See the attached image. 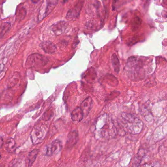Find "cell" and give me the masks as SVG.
<instances>
[{"label": "cell", "instance_id": "cell-1", "mask_svg": "<svg viewBox=\"0 0 167 167\" xmlns=\"http://www.w3.org/2000/svg\"><path fill=\"white\" fill-rule=\"evenodd\" d=\"M96 127L99 128V133L102 138L109 139L115 137L118 133V129L112 118L106 114L98 117Z\"/></svg>", "mask_w": 167, "mask_h": 167}, {"label": "cell", "instance_id": "cell-2", "mask_svg": "<svg viewBox=\"0 0 167 167\" xmlns=\"http://www.w3.org/2000/svg\"><path fill=\"white\" fill-rule=\"evenodd\" d=\"M121 117L122 126L128 133L137 135L142 131L144 124L136 115L123 112L121 114Z\"/></svg>", "mask_w": 167, "mask_h": 167}, {"label": "cell", "instance_id": "cell-3", "mask_svg": "<svg viewBox=\"0 0 167 167\" xmlns=\"http://www.w3.org/2000/svg\"><path fill=\"white\" fill-rule=\"evenodd\" d=\"M48 59L40 54L34 53L29 55L26 61V66L31 68H40L48 62Z\"/></svg>", "mask_w": 167, "mask_h": 167}, {"label": "cell", "instance_id": "cell-4", "mask_svg": "<svg viewBox=\"0 0 167 167\" xmlns=\"http://www.w3.org/2000/svg\"><path fill=\"white\" fill-rule=\"evenodd\" d=\"M47 133V127L45 125L36 126L31 132V139L33 144L37 145L41 143L45 138Z\"/></svg>", "mask_w": 167, "mask_h": 167}, {"label": "cell", "instance_id": "cell-5", "mask_svg": "<svg viewBox=\"0 0 167 167\" xmlns=\"http://www.w3.org/2000/svg\"><path fill=\"white\" fill-rule=\"evenodd\" d=\"M85 0H78L77 3L73 8L69 10L67 14L66 18L69 20H76L80 16Z\"/></svg>", "mask_w": 167, "mask_h": 167}, {"label": "cell", "instance_id": "cell-6", "mask_svg": "<svg viewBox=\"0 0 167 167\" xmlns=\"http://www.w3.org/2000/svg\"><path fill=\"white\" fill-rule=\"evenodd\" d=\"M62 149V143L59 140L56 139L47 146L46 155L48 156L57 154Z\"/></svg>", "mask_w": 167, "mask_h": 167}, {"label": "cell", "instance_id": "cell-7", "mask_svg": "<svg viewBox=\"0 0 167 167\" xmlns=\"http://www.w3.org/2000/svg\"><path fill=\"white\" fill-rule=\"evenodd\" d=\"M68 24L66 22L61 21L55 23L51 26L52 31L56 35L62 34L68 27Z\"/></svg>", "mask_w": 167, "mask_h": 167}, {"label": "cell", "instance_id": "cell-8", "mask_svg": "<svg viewBox=\"0 0 167 167\" xmlns=\"http://www.w3.org/2000/svg\"><path fill=\"white\" fill-rule=\"evenodd\" d=\"M93 105V100L90 97H88L83 101L80 105V109L82 112L84 117L89 114Z\"/></svg>", "mask_w": 167, "mask_h": 167}, {"label": "cell", "instance_id": "cell-9", "mask_svg": "<svg viewBox=\"0 0 167 167\" xmlns=\"http://www.w3.org/2000/svg\"><path fill=\"white\" fill-rule=\"evenodd\" d=\"M78 131L74 130L70 132L68 136V139L67 141V148L68 149L73 148L78 142Z\"/></svg>", "mask_w": 167, "mask_h": 167}, {"label": "cell", "instance_id": "cell-10", "mask_svg": "<svg viewBox=\"0 0 167 167\" xmlns=\"http://www.w3.org/2000/svg\"><path fill=\"white\" fill-rule=\"evenodd\" d=\"M41 48L44 52L48 54H52L57 50V47L53 43L50 41H44L40 45Z\"/></svg>", "mask_w": 167, "mask_h": 167}, {"label": "cell", "instance_id": "cell-11", "mask_svg": "<svg viewBox=\"0 0 167 167\" xmlns=\"http://www.w3.org/2000/svg\"><path fill=\"white\" fill-rule=\"evenodd\" d=\"M83 118L84 116L80 107L76 108L72 112V120L74 122H80Z\"/></svg>", "mask_w": 167, "mask_h": 167}, {"label": "cell", "instance_id": "cell-12", "mask_svg": "<svg viewBox=\"0 0 167 167\" xmlns=\"http://www.w3.org/2000/svg\"><path fill=\"white\" fill-rule=\"evenodd\" d=\"M59 0H47V3L45 6V16L50 14L54 9Z\"/></svg>", "mask_w": 167, "mask_h": 167}, {"label": "cell", "instance_id": "cell-13", "mask_svg": "<svg viewBox=\"0 0 167 167\" xmlns=\"http://www.w3.org/2000/svg\"><path fill=\"white\" fill-rule=\"evenodd\" d=\"M39 149H34L30 151L28 156L29 159V166L31 167L34 163L36 158L37 157L38 154L39 153Z\"/></svg>", "mask_w": 167, "mask_h": 167}, {"label": "cell", "instance_id": "cell-14", "mask_svg": "<svg viewBox=\"0 0 167 167\" xmlns=\"http://www.w3.org/2000/svg\"><path fill=\"white\" fill-rule=\"evenodd\" d=\"M5 148L8 153H13L15 149V142L12 139L7 140L5 143Z\"/></svg>", "mask_w": 167, "mask_h": 167}, {"label": "cell", "instance_id": "cell-15", "mask_svg": "<svg viewBox=\"0 0 167 167\" xmlns=\"http://www.w3.org/2000/svg\"><path fill=\"white\" fill-rule=\"evenodd\" d=\"M25 162L23 159L18 158H15L10 163L9 167H24Z\"/></svg>", "mask_w": 167, "mask_h": 167}, {"label": "cell", "instance_id": "cell-16", "mask_svg": "<svg viewBox=\"0 0 167 167\" xmlns=\"http://www.w3.org/2000/svg\"><path fill=\"white\" fill-rule=\"evenodd\" d=\"M112 62L113 64V67L115 72L118 73L120 71V62L117 55L114 54L112 57Z\"/></svg>", "mask_w": 167, "mask_h": 167}, {"label": "cell", "instance_id": "cell-17", "mask_svg": "<svg viewBox=\"0 0 167 167\" xmlns=\"http://www.w3.org/2000/svg\"><path fill=\"white\" fill-rule=\"evenodd\" d=\"M11 27V24L10 23H3L2 26V30L1 32V37H3L5 34H6L8 31H9Z\"/></svg>", "mask_w": 167, "mask_h": 167}, {"label": "cell", "instance_id": "cell-18", "mask_svg": "<svg viewBox=\"0 0 167 167\" xmlns=\"http://www.w3.org/2000/svg\"><path fill=\"white\" fill-rule=\"evenodd\" d=\"M26 14V11L25 9L23 7L20 8L19 11H17V18L20 19H22L25 18Z\"/></svg>", "mask_w": 167, "mask_h": 167}, {"label": "cell", "instance_id": "cell-19", "mask_svg": "<svg viewBox=\"0 0 167 167\" xmlns=\"http://www.w3.org/2000/svg\"><path fill=\"white\" fill-rule=\"evenodd\" d=\"M3 145V139L1 137H0V148H1Z\"/></svg>", "mask_w": 167, "mask_h": 167}, {"label": "cell", "instance_id": "cell-20", "mask_svg": "<svg viewBox=\"0 0 167 167\" xmlns=\"http://www.w3.org/2000/svg\"><path fill=\"white\" fill-rule=\"evenodd\" d=\"M31 1L34 3H37L38 2H39V0H31Z\"/></svg>", "mask_w": 167, "mask_h": 167}]
</instances>
